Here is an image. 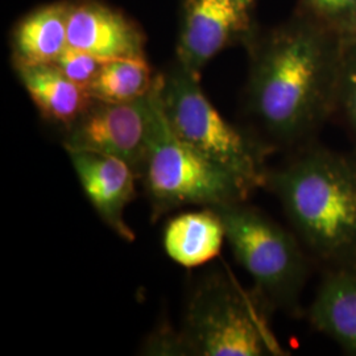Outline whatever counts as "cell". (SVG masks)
<instances>
[{"mask_svg":"<svg viewBox=\"0 0 356 356\" xmlns=\"http://www.w3.org/2000/svg\"><path fill=\"white\" fill-rule=\"evenodd\" d=\"M247 108L270 144L309 145L338 108L343 54L339 32L294 13L245 42Z\"/></svg>","mask_w":356,"mask_h":356,"instance_id":"obj_1","label":"cell"},{"mask_svg":"<svg viewBox=\"0 0 356 356\" xmlns=\"http://www.w3.org/2000/svg\"><path fill=\"white\" fill-rule=\"evenodd\" d=\"M298 238L323 261L356 263V161L306 145L292 161L268 172L267 184Z\"/></svg>","mask_w":356,"mask_h":356,"instance_id":"obj_2","label":"cell"},{"mask_svg":"<svg viewBox=\"0 0 356 356\" xmlns=\"http://www.w3.org/2000/svg\"><path fill=\"white\" fill-rule=\"evenodd\" d=\"M163 76H154L148 91L149 132L138 176L160 216L186 204L218 207L244 202L250 193L242 182L178 138L163 103Z\"/></svg>","mask_w":356,"mask_h":356,"instance_id":"obj_3","label":"cell"},{"mask_svg":"<svg viewBox=\"0 0 356 356\" xmlns=\"http://www.w3.org/2000/svg\"><path fill=\"white\" fill-rule=\"evenodd\" d=\"M259 298H250L220 273L200 282L188 302L184 327L177 332L179 355H282Z\"/></svg>","mask_w":356,"mask_h":356,"instance_id":"obj_4","label":"cell"},{"mask_svg":"<svg viewBox=\"0 0 356 356\" xmlns=\"http://www.w3.org/2000/svg\"><path fill=\"white\" fill-rule=\"evenodd\" d=\"M163 103L179 139L252 191L266 186L264 145L244 135L219 114L204 95L200 76L176 64L163 76Z\"/></svg>","mask_w":356,"mask_h":356,"instance_id":"obj_5","label":"cell"},{"mask_svg":"<svg viewBox=\"0 0 356 356\" xmlns=\"http://www.w3.org/2000/svg\"><path fill=\"white\" fill-rule=\"evenodd\" d=\"M213 209L222 218L229 247L254 281L259 297L269 305L297 310L309 270L297 238L244 202Z\"/></svg>","mask_w":356,"mask_h":356,"instance_id":"obj_6","label":"cell"},{"mask_svg":"<svg viewBox=\"0 0 356 356\" xmlns=\"http://www.w3.org/2000/svg\"><path fill=\"white\" fill-rule=\"evenodd\" d=\"M149 132L148 92L136 101L98 102L66 129L67 153L90 152L120 159L139 173Z\"/></svg>","mask_w":356,"mask_h":356,"instance_id":"obj_7","label":"cell"},{"mask_svg":"<svg viewBox=\"0 0 356 356\" xmlns=\"http://www.w3.org/2000/svg\"><path fill=\"white\" fill-rule=\"evenodd\" d=\"M256 0H186L179 29L177 63L200 76L206 64L234 42H247L256 31Z\"/></svg>","mask_w":356,"mask_h":356,"instance_id":"obj_8","label":"cell"},{"mask_svg":"<svg viewBox=\"0 0 356 356\" xmlns=\"http://www.w3.org/2000/svg\"><path fill=\"white\" fill-rule=\"evenodd\" d=\"M69 156L79 184L98 216L116 235L132 242L135 232L124 220V211L135 195L136 170L111 156L90 152H70Z\"/></svg>","mask_w":356,"mask_h":356,"instance_id":"obj_9","label":"cell"},{"mask_svg":"<svg viewBox=\"0 0 356 356\" xmlns=\"http://www.w3.org/2000/svg\"><path fill=\"white\" fill-rule=\"evenodd\" d=\"M67 47L104 60L144 57L140 31L122 13L97 1H82L69 8Z\"/></svg>","mask_w":356,"mask_h":356,"instance_id":"obj_10","label":"cell"},{"mask_svg":"<svg viewBox=\"0 0 356 356\" xmlns=\"http://www.w3.org/2000/svg\"><path fill=\"white\" fill-rule=\"evenodd\" d=\"M309 319L316 330L356 355V263L337 266L323 277Z\"/></svg>","mask_w":356,"mask_h":356,"instance_id":"obj_11","label":"cell"},{"mask_svg":"<svg viewBox=\"0 0 356 356\" xmlns=\"http://www.w3.org/2000/svg\"><path fill=\"white\" fill-rule=\"evenodd\" d=\"M16 70L40 113L66 129L95 103L89 90L70 81L56 65L16 66Z\"/></svg>","mask_w":356,"mask_h":356,"instance_id":"obj_12","label":"cell"},{"mask_svg":"<svg viewBox=\"0 0 356 356\" xmlns=\"http://www.w3.org/2000/svg\"><path fill=\"white\" fill-rule=\"evenodd\" d=\"M226 229L216 209L207 207L173 218L164 231V248L181 267L204 266L219 254Z\"/></svg>","mask_w":356,"mask_h":356,"instance_id":"obj_13","label":"cell"},{"mask_svg":"<svg viewBox=\"0 0 356 356\" xmlns=\"http://www.w3.org/2000/svg\"><path fill=\"white\" fill-rule=\"evenodd\" d=\"M69 8L58 3L26 16L13 35L15 66L56 63L67 48Z\"/></svg>","mask_w":356,"mask_h":356,"instance_id":"obj_14","label":"cell"},{"mask_svg":"<svg viewBox=\"0 0 356 356\" xmlns=\"http://www.w3.org/2000/svg\"><path fill=\"white\" fill-rule=\"evenodd\" d=\"M154 76L144 57L106 61L89 86L98 102L122 103L143 98L152 88Z\"/></svg>","mask_w":356,"mask_h":356,"instance_id":"obj_15","label":"cell"},{"mask_svg":"<svg viewBox=\"0 0 356 356\" xmlns=\"http://www.w3.org/2000/svg\"><path fill=\"white\" fill-rule=\"evenodd\" d=\"M356 11V0H298L296 13L339 32Z\"/></svg>","mask_w":356,"mask_h":356,"instance_id":"obj_16","label":"cell"},{"mask_svg":"<svg viewBox=\"0 0 356 356\" xmlns=\"http://www.w3.org/2000/svg\"><path fill=\"white\" fill-rule=\"evenodd\" d=\"M337 111L356 136V41L343 42Z\"/></svg>","mask_w":356,"mask_h":356,"instance_id":"obj_17","label":"cell"},{"mask_svg":"<svg viewBox=\"0 0 356 356\" xmlns=\"http://www.w3.org/2000/svg\"><path fill=\"white\" fill-rule=\"evenodd\" d=\"M104 63V60H101L88 51L67 47L53 65H56L60 72L70 81L85 89H89L92 81L101 72Z\"/></svg>","mask_w":356,"mask_h":356,"instance_id":"obj_18","label":"cell"},{"mask_svg":"<svg viewBox=\"0 0 356 356\" xmlns=\"http://www.w3.org/2000/svg\"><path fill=\"white\" fill-rule=\"evenodd\" d=\"M341 38L343 40V42L356 41V11L351 16L350 22L344 26L343 31L341 32Z\"/></svg>","mask_w":356,"mask_h":356,"instance_id":"obj_19","label":"cell"}]
</instances>
